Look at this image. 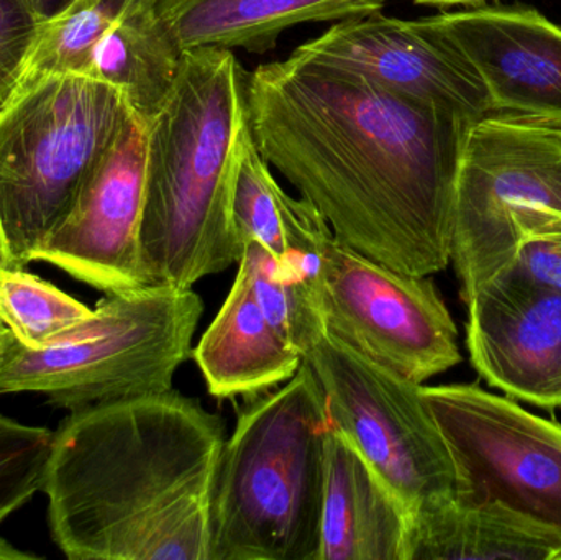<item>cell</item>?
<instances>
[{
  "label": "cell",
  "instance_id": "9",
  "mask_svg": "<svg viewBox=\"0 0 561 560\" xmlns=\"http://www.w3.org/2000/svg\"><path fill=\"white\" fill-rule=\"evenodd\" d=\"M302 355L319 380L332 423L409 513L457 496V466L422 385L379 367L325 329Z\"/></svg>",
  "mask_w": 561,
  "mask_h": 560
},
{
  "label": "cell",
  "instance_id": "6",
  "mask_svg": "<svg viewBox=\"0 0 561 560\" xmlns=\"http://www.w3.org/2000/svg\"><path fill=\"white\" fill-rule=\"evenodd\" d=\"M203 312L193 288L108 293L85 321L46 347L32 351L13 339L0 354V395H42L76 411L173 390Z\"/></svg>",
  "mask_w": 561,
  "mask_h": 560
},
{
  "label": "cell",
  "instance_id": "5",
  "mask_svg": "<svg viewBox=\"0 0 561 560\" xmlns=\"http://www.w3.org/2000/svg\"><path fill=\"white\" fill-rule=\"evenodd\" d=\"M289 256L323 329L379 367L424 385L461 362L458 331L428 276L396 272L339 242L312 204L286 194Z\"/></svg>",
  "mask_w": 561,
  "mask_h": 560
},
{
  "label": "cell",
  "instance_id": "23",
  "mask_svg": "<svg viewBox=\"0 0 561 560\" xmlns=\"http://www.w3.org/2000/svg\"><path fill=\"white\" fill-rule=\"evenodd\" d=\"M55 431L0 414V525L45 485Z\"/></svg>",
  "mask_w": 561,
  "mask_h": 560
},
{
  "label": "cell",
  "instance_id": "30",
  "mask_svg": "<svg viewBox=\"0 0 561 560\" xmlns=\"http://www.w3.org/2000/svg\"><path fill=\"white\" fill-rule=\"evenodd\" d=\"M12 342V332H10L9 329H7V325L0 321V354H2L3 351H7V347H9Z\"/></svg>",
  "mask_w": 561,
  "mask_h": 560
},
{
  "label": "cell",
  "instance_id": "7",
  "mask_svg": "<svg viewBox=\"0 0 561 560\" xmlns=\"http://www.w3.org/2000/svg\"><path fill=\"white\" fill-rule=\"evenodd\" d=\"M130 112L118 89L82 75L39 79L0 105V227L13 268L32 263Z\"/></svg>",
  "mask_w": 561,
  "mask_h": 560
},
{
  "label": "cell",
  "instance_id": "18",
  "mask_svg": "<svg viewBox=\"0 0 561 560\" xmlns=\"http://www.w3.org/2000/svg\"><path fill=\"white\" fill-rule=\"evenodd\" d=\"M386 5L388 0H158V13L183 52L266 53L290 26L362 19Z\"/></svg>",
  "mask_w": 561,
  "mask_h": 560
},
{
  "label": "cell",
  "instance_id": "2",
  "mask_svg": "<svg viewBox=\"0 0 561 560\" xmlns=\"http://www.w3.org/2000/svg\"><path fill=\"white\" fill-rule=\"evenodd\" d=\"M224 443L219 414L173 390L71 411L43 485L53 542L71 560H207Z\"/></svg>",
  "mask_w": 561,
  "mask_h": 560
},
{
  "label": "cell",
  "instance_id": "8",
  "mask_svg": "<svg viewBox=\"0 0 561 560\" xmlns=\"http://www.w3.org/2000/svg\"><path fill=\"white\" fill-rule=\"evenodd\" d=\"M561 230V130L490 114L467 132L450 262L465 302L511 265L524 240Z\"/></svg>",
  "mask_w": 561,
  "mask_h": 560
},
{
  "label": "cell",
  "instance_id": "3",
  "mask_svg": "<svg viewBox=\"0 0 561 560\" xmlns=\"http://www.w3.org/2000/svg\"><path fill=\"white\" fill-rule=\"evenodd\" d=\"M245 79L230 49L184 52L170 98L148 122L140 232L148 286L193 288L242 260L230 204L249 125Z\"/></svg>",
  "mask_w": 561,
  "mask_h": 560
},
{
  "label": "cell",
  "instance_id": "29",
  "mask_svg": "<svg viewBox=\"0 0 561 560\" xmlns=\"http://www.w3.org/2000/svg\"><path fill=\"white\" fill-rule=\"evenodd\" d=\"M0 268H13L9 249H7L5 239H3L2 227H0Z\"/></svg>",
  "mask_w": 561,
  "mask_h": 560
},
{
  "label": "cell",
  "instance_id": "28",
  "mask_svg": "<svg viewBox=\"0 0 561 560\" xmlns=\"http://www.w3.org/2000/svg\"><path fill=\"white\" fill-rule=\"evenodd\" d=\"M484 0H414L419 7H435V9H448V7L458 5H478Z\"/></svg>",
  "mask_w": 561,
  "mask_h": 560
},
{
  "label": "cell",
  "instance_id": "16",
  "mask_svg": "<svg viewBox=\"0 0 561 560\" xmlns=\"http://www.w3.org/2000/svg\"><path fill=\"white\" fill-rule=\"evenodd\" d=\"M193 357L209 393L217 398L265 393L286 384L304 364L299 348L266 318L242 265Z\"/></svg>",
  "mask_w": 561,
  "mask_h": 560
},
{
  "label": "cell",
  "instance_id": "19",
  "mask_svg": "<svg viewBox=\"0 0 561 560\" xmlns=\"http://www.w3.org/2000/svg\"><path fill=\"white\" fill-rule=\"evenodd\" d=\"M183 55L157 0L131 10L102 36L82 76L114 85L131 112L150 122L176 84Z\"/></svg>",
  "mask_w": 561,
  "mask_h": 560
},
{
  "label": "cell",
  "instance_id": "22",
  "mask_svg": "<svg viewBox=\"0 0 561 560\" xmlns=\"http://www.w3.org/2000/svg\"><path fill=\"white\" fill-rule=\"evenodd\" d=\"M91 315V308L39 276L0 270V321L25 348L46 347Z\"/></svg>",
  "mask_w": 561,
  "mask_h": 560
},
{
  "label": "cell",
  "instance_id": "13",
  "mask_svg": "<svg viewBox=\"0 0 561 560\" xmlns=\"http://www.w3.org/2000/svg\"><path fill=\"white\" fill-rule=\"evenodd\" d=\"M471 365L491 388L561 408V292L507 266L467 301Z\"/></svg>",
  "mask_w": 561,
  "mask_h": 560
},
{
  "label": "cell",
  "instance_id": "4",
  "mask_svg": "<svg viewBox=\"0 0 561 560\" xmlns=\"http://www.w3.org/2000/svg\"><path fill=\"white\" fill-rule=\"evenodd\" d=\"M329 424L306 362L249 397L214 470L207 560H319Z\"/></svg>",
  "mask_w": 561,
  "mask_h": 560
},
{
  "label": "cell",
  "instance_id": "20",
  "mask_svg": "<svg viewBox=\"0 0 561 560\" xmlns=\"http://www.w3.org/2000/svg\"><path fill=\"white\" fill-rule=\"evenodd\" d=\"M157 0H71L39 23L13 91L49 76L84 75L102 36L131 10Z\"/></svg>",
  "mask_w": 561,
  "mask_h": 560
},
{
  "label": "cell",
  "instance_id": "10",
  "mask_svg": "<svg viewBox=\"0 0 561 560\" xmlns=\"http://www.w3.org/2000/svg\"><path fill=\"white\" fill-rule=\"evenodd\" d=\"M421 393L457 466V495L496 500L561 535V424L477 384Z\"/></svg>",
  "mask_w": 561,
  "mask_h": 560
},
{
  "label": "cell",
  "instance_id": "27",
  "mask_svg": "<svg viewBox=\"0 0 561 560\" xmlns=\"http://www.w3.org/2000/svg\"><path fill=\"white\" fill-rule=\"evenodd\" d=\"M35 555L30 552L20 551L15 546L7 542L5 539L0 538V560H35Z\"/></svg>",
  "mask_w": 561,
  "mask_h": 560
},
{
  "label": "cell",
  "instance_id": "24",
  "mask_svg": "<svg viewBox=\"0 0 561 560\" xmlns=\"http://www.w3.org/2000/svg\"><path fill=\"white\" fill-rule=\"evenodd\" d=\"M38 25L26 0H0V105L15 88Z\"/></svg>",
  "mask_w": 561,
  "mask_h": 560
},
{
  "label": "cell",
  "instance_id": "17",
  "mask_svg": "<svg viewBox=\"0 0 561 560\" xmlns=\"http://www.w3.org/2000/svg\"><path fill=\"white\" fill-rule=\"evenodd\" d=\"M561 560V535L496 500L463 496L409 513L405 560Z\"/></svg>",
  "mask_w": 561,
  "mask_h": 560
},
{
  "label": "cell",
  "instance_id": "12",
  "mask_svg": "<svg viewBox=\"0 0 561 560\" xmlns=\"http://www.w3.org/2000/svg\"><path fill=\"white\" fill-rule=\"evenodd\" d=\"M294 52L471 122L491 114L486 88L437 15L404 20L381 12L343 20Z\"/></svg>",
  "mask_w": 561,
  "mask_h": 560
},
{
  "label": "cell",
  "instance_id": "31",
  "mask_svg": "<svg viewBox=\"0 0 561 560\" xmlns=\"http://www.w3.org/2000/svg\"><path fill=\"white\" fill-rule=\"evenodd\" d=\"M0 270H2V268H0Z\"/></svg>",
  "mask_w": 561,
  "mask_h": 560
},
{
  "label": "cell",
  "instance_id": "21",
  "mask_svg": "<svg viewBox=\"0 0 561 560\" xmlns=\"http://www.w3.org/2000/svg\"><path fill=\"white\" fill-rule=\"evenodd\" d=\"M286 194L273 176L272 167L260 153L247 125L237 148L230 204L233 229L243 249L250 242H259L280 262H286L289 256L283 219Z\"/></svg>",
  "mask_w": 561,
  "mask_h": 560
},
{
  "label": "cell",
  "instance_id": "1",
  "mask_svg": "<svg viewBox=\"0 0 561 560\" xmlns=\"http://www.w3.org/2000/svg\"><path fill=\"white\" fill-rule=\"evenodd\" d=\"M245 99L260 153L339 242L408 275L447 268L473 122L296 52L247 72Z\"/></svg>",
  "mask_w": 561,
  "mask_h": 560
},
{
  "label": "cell",
  "instance_id": "26",
  "mask_svg": "<svg viewBox=\"0 0 561 560\" xmlns=\"http://www.w3.org/2000/svg\"><path fill=\"white\" fill-rule=\"evenodd\" d=\"M26 2L32 7L38 22L42 23L61 12L71 0H26Z\"/></svg>",
  "mask_w": 561,
  "mask_h": 560
},
{
  "label": "cell",
  "instance_id": "11",
  "mask_svg": "<svg viewBox=\"0 0 561 560\" xmlns=\"http://www.w3.org/2000/svg\"><path fill=\"white\" fill-rule=\"evenodd\" d=\"M147 147L148 122L130 112L30 262L56 266L105 295L148 286L140 255Z\"/></svg>",
  "mask_w": 561,
  "mask_h": 560
},
{
  "label": "cell",
  "instance_id": "14",
  "mask_svg": "<svg viewBox=\"0 0 561 560\" xmlns=\"http://www.w3.org/2000/svg\"><path fill=\"white\" fill-rule=\"evenodd\" d=\"M442 28L486 88L491 114L561 130V25L527 5L442 12Z\"/></svg>",
  "mask_w": 561,
  "mask_h": 560
},
{
  "label": "cell",
  "instance_id": "25",
  "mask_svg": "<svg viewBox=\"0 0 561 560\" xmlns=\"http://www.w3.org/2000/svg\"><path fill=\"white\" fill-rule=\"evenodd\" d=\"M510 266L539 285L561 292V230L524 240Z\"/></svg>",
  "mask_w": 561,
  "mask_h": 560
},
{
  "label": "cell",
  "instance_id": "15",
  "mask_svg": "<svg viewBox=\"0 0 561 560\" xmlns=\"http://www.w3.org/2000/svg\"><path fill=\"white\" fill-rule=\"evenodd\" d=\"M409 510L330 420L319 560H405Z\"/></svg>",
  "mask_w": 561,
  "mask_h": 560
}]
</instances>
